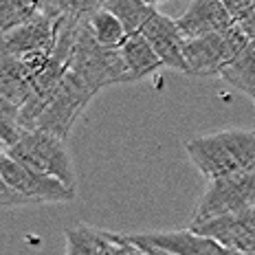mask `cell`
<instances>
[{
	"mask_svg": "<svg viewBox=\"0 0 255 255\" xmlns=\"http://www.w3.org/2000/svg\"><path fill=\"white\" fill-rule=\"evenodd\" d=\"M189 161L209 180L255 174V130L227 128L185 143Z\"/></svg>",
	"mask_w": 255,
	"mask_h": 255,
	"instance_id": "cell-1",
	"label": "cell"
},
{
	"mask_svg": "<svg viewBox=\"0 0 255 255\" xmlns=\"http://www.w3.org/2000/svg\"><path fill=\"white\" fill-rule=\"evenodd\" d=\"M88 13L84 15L82 26H79L71 71L95 95L106 86H113V84H130V75H128V68L119 49H104L93 38V33L88 29Z\"/></svg>",
	"mask_w": 255,
	"mask_h": 255,
	"instance_id": "cell-2",
	"label": "cell"
},
{
	"mask_svg": "<svg viewBox=\"0 0 255 255\" xmlns=\"http://www.w3.org/2000/svg\"><path fill=\"white\" fill-rule=\"evenodd\" d=\"M13 161L40 174L60 180L68 189L77 191V172L66 143L42 130H26L20 141L7 152Z\"/></svg>",
	"mask_w": 255,
	"mask_h": 255,
	"instance_id": "cell-3",
	"label": "cell"
},
{
	"mask_svg": "<svg viewBox=\"0 0 255 255\" xmlns=\"http://www.w3.org/2000/svg\"><path fill=\"white\" fill-rule=\"evenodd\" d=\"M93 97V90H88L75 73L68 71V75L62 79V84L53 93V97L44 106V110H42V115L38 117V121L33 124L31 130L49 132L57 139L66 141L73 126L77 124V119L82 117Z\"/></svg>",
	"mask_w": 255,
	"mask_h": 255,
	"instance_id": "cell-4",
	"label": "cell"
},
{
	"mask_svg": "<svg viewBox=\"0 0 255 255\" xmlns=\"http://www.w3.org/2000/svg\"><path fill=\"white\" fill-rule=\"evenodd\" d=\"M247 44L249 38L240 31V26H233L225 33L185 40V62L189 66V75L220 77Z\"/></svg>",
	"mask_w": 255,
	"mask_h": 255,
	"instance_id": "cell-5",
	"label": "cell"
},
{
	"mask_svg": "<svg viewBox=\"0 0 255 255\" xmlns=\"http://www.w3.org/2000/svg\"><path fill=\"white\" fill-rule=\"evenodd\" d=\"M255 209V174L211 180L191 216V225Z\"/></svg>",
	"mask_w": 255,
	"mask_h": 255,
	"instance_id": "cell-6",
	"label": "cell"
},
{
	"mask_svg": "<svg viewBox=\"0 0 255 255\" xmlns=\"http://www.w3.org/2000/svg\"><path fill=\"white\" fill-rule=\"evenodd\" d=\"M62 2H42V11L0 40V53L7 55H31L53 53L62 26Z\"/></svg>",
	"mask_w": 255,
	"mask_h": 255,
	"instance_id": "cell-7",
	"label": "cell"
},
{
	"mask_svg": "<svg viewBox=\"0 0 255 255\" xmlns=\"http://www.w3.org/2000/svg\"><path fill=\"white\" fill-rule=\"evenodd\" d=\"M0 176L4 178V183H7L15 194L24 196V198L31 200L33 205L71 203L77 196V191L68 189L60 180L35 172V169L24 167L22 163L13 161L9 154H4V156L0 158Z\"/></svg>",
	"mask_w": 255,
	"mask_h": 255,
	"instance_id": "cell-8",
	"label": "cell"
},
{
	"mask_svg": "<svg viewBox=\"0 0 255 255\" xmlns=\"http://www.w3.org/2000/svg\"><path fill=\"white\" fill-rule=\"evenodd\" d=\"M51 53H31V55H7L0 53V99L22 106L33 95L35 84L44 73Z\"/></svg>",
	"mask_w": 255,
	"mask_h": 255,
	"instance_id": "cell-9",
	"label": "cell"
},
{
	"mask_svg": "<svg viewBox=\"0 0 255 255\" xmlns=\"http://www.w3.org/2000/svg\"><path fill=\"white\" fill-rule=\"evenodd\" d=\"M128 242L136 247H156L174 255H231L233 251L200 233L187 229L178 231H154V233H124Z\"/></svg>",
	"mask_w": 255,
	"mask_h": 255,
	"instance_id": "cell-10",
	"label": "cell"
},
{
	"mask_svg": "<svg viewBox=\"0 0 255 255\" xmlns=\"http://www.w3.org/2000/svg\"><path fill=\"white\" fill-rule=\"evenodd\" d=\"M189 229L231 249V251L255 255V209L207 220L200 225H189Z\"/></svg>",
	"mask_w": 255,
	"mask_h": 255,
	"instance_id": "cell-11",
	"label": "cell"
},
{
	"mask_svg": "<svg viewBox=\"0 0 255 255\" xmlns=\"http://www.w3.org/2000/svg\"><path fill=\"white\" fill-rule=\"evenodd\" d=\"M176 24L185 40L225 33L236 26L231 13L225 7V0H194L180 13V18H176Z\"/></svg>",
	"mask_w": 255,
	"mask_h": 255,
	"instance_id": "cell-12",
	"label": "cell"
},
{
	"mask_svg": "<svg viewBox=\"0 0 255 255\" xmlns=\"http://www.w3.org/2000/svg\"><path fill=\"white\" fill-rule=\"evenodd\" d=\"M141 35L147 40V44L158 55L163 66L189 75V66L185 62V38L178 31L176 20L158 11Z\"/></svg>",
	"mask_w": 255,
	"mask_h": 255,
	"instance_id": "cell-13",
	"label": "cell"
},
{
	"mask_svg": "<svg viewBox=\"0 0 255 255\" xmlns=\"http://www.w3.org/2000/svg\"><path fill=\"white\" fill-rule=\"evenodd\" d=\"M121 57H124V64L128 68V75H130V82H139V79L152 75L156 68H161L163 64L158 60V55L152 51V46L147 44V40L143 35H130L124 46L119 49Z\"/></svg>",
	"mask_w": 255,
	"mask_h": 255,
	"instance_id": "cell-14",
	"label": "cell"
},
{
	"mask_svg": "<svg viewBox=\"0 0 255 255\" xmlns=\"http://www.w3.org/2000/svg\"><path fill=\"white\" fill-rule=\"evenodd\" d=\"M110 13H115L119 18V22L124 24L128 38L130 35L143 33L147 24L152 22V18L158 13V7L152 2H141V0H106L102 2Z\"/></svg>",
	"mask_w": 255,
	"mask_h": 255,
	"instance_id": "cell-15",
	"label": "cell"
},
{
	"mask_svg": "<svg viewBox=\"0 0 255 255\" xmlns=\"http://www.w3.org/2000/svg\"><path fill=\"white\" fill-rule=\"evenodd\" d=\"M222 82L240 90L255 104V42H249L244 51L222 71Z\"/></svg>",
	"mask_w": 255,
	"mask_h": 255,
	"instance_id": "cell-16",
	"label": "cell"
},
{
	"mask_svg": "<svg viewBox=\"0 0 255 255\" xmlns=\"http://www.w3.org/2000/svg\"><path fill=\"white\" fill-rule=\"evenodd\" d=\"M88 29L93 38L97 40V44H102L104 49H121L124 42L128 40V33L124 24L119 22V18L110 13L102 2L97 9L88 13Z\"/></svg>",
	"mask_w": 255,
	"mask_h": 255,
	"instance_id": "cell-17",
	"label": "cell"
},
{
	"mask_svg": "<svg viewBox=\"0 0 255 255\" xmlns=\"http://www.w3.org/2000/svg\"><path fill=\"white\" fill-rule=\"evenodd\" d=\"M110 231L88 225H75L66 229V255H104Z\"/></svg>",
	"mask_w": 255,
	"mask_h": 255,
	"instance_id": "cell-18",
	"label": "cell"
},
{
	"mask_svg": "<svg viewBox=\"0 0 255 255\" xmlns=\"http://www.w3.org/2000/svg\"><path fill=\"white\" fill-rule=\"evenodd\" d=\"M40 11L42 2L33 0H0V40L33 20Z\"/></svg>",
	"mask_w": 255,
	"mask_h": 255,
	"instance_id": "cell-19",
	"label": "cell"
},
{
	"mask_svg": "<svg viewBox=\"0 0 255 255\" xmlns=\"http://www.w3.org/2000/svg\"><path fill=\"white\" fill-rule=\"evenodd\" d=\"M20 110H22L20 106L7 102V99H0V139L7 145V150H11L20 141V136L26 132Z\"/></svg>",
	"mask_w": 255,
	"mask_h": 255,
	"instance_id": "cell-20",
	"label": "cell"
},
{
	"mask_svg": "<svg viewBox=\"0 0 255 255\" xmlns=\"http://www.w3.org/2000/svg\"><path fill=\"white\" fill-rule=\"evenodd\" d=\"M225 7L249 42H255V0H225Z\"/></svg>",
	"mask_w": 255,
	"mask_h": 255,
	"instance_id": "cell-21",
	"label": "cell"
},
{
	"mask_svg": "<svg viewBox=\"0 0 255 255\" xmlns=\"http://www.w3.org/2000/svg\"><path fill=\"white\" fill-rule=\"evenodd\" d=\"M104 255H147L143 249L134 247L132 242H128L124 238V233H113L110 231L108 238V247H106Z\"/></svg>",
	"mask_w": 255,
	"mask_h": 255,
	"instance_id": "cell-22",
	"label": "cell"
},
{
	"mask_svg": "<svg viewBox=\"0 0 255 255\" xmlns=\"http://www.w3.org/2000/svg\"><path fill=\"white\" fill-rule=\"evenodd\" d=\"M24 205H33V203L26 200L24 196L15 194V191L4 183V178L0 176V207H24Z\"/></svg>",
	"mask_w": 255,
	"mask_h": 255,
	"instance_id": "cell-23",
	"label": "cell"
},
{
	"mask_svg": "<svg viewBox=\"0 0 255 255\" xmlns=\"http://www.w3.org/2000/svg\"><path fill=\"white\" fill-rule=\"evenodd\" d=\"M136 247V244H134ZM139 249H143L147 255H174V253H167V251H161V249H156V247H139Z\"/></svg>",
	"mask_w": 255,
	"mask_h": 255,
	"instance_id": "cell-24",
	"label": "cell"
},
{
	"mask_svg": "<svg viewBox=\"0 0 255 255\" xmlns=\"http://www.w3.org/2000/svg\"><path fill=\"white\" fill-rule=\"evenodd\" d=\"M9 150H7V145H4V143H2V139H0V158H2L4 156V154H7Z\"/></svg>",
	"mask_w": 255,
	"mask_h": 255,
	"instance_id": "cell-25",
	"label": "cell"
}]
</instances>
